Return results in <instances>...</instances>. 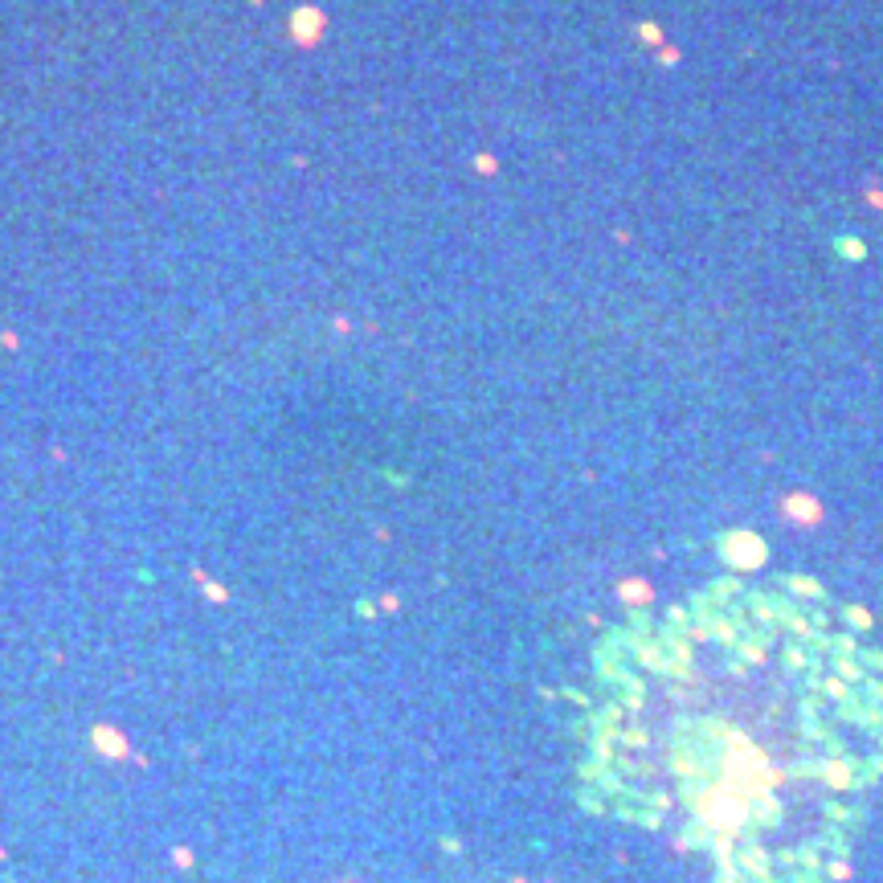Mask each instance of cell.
Segmentation results:
<instances>
[{
	"label": "cell",
	"mask_w": 883,
	"mask_h": 883,
	"mask_svg": "<svg viewBox=\"0 0 883 883\" xmlns=\"http://www.w3.org/2000/svg\"><path fill=\"white\" fill-rule=\"evenodd\" d=\"M589 798L700 883H822L883 781V687L830 621L724 589L618 646Z\"/></svg>",
	"instance_id": "obj_1"
}]
</instances>
